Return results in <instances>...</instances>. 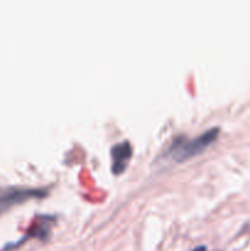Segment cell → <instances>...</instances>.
Wrapping results in <instances>:
<instances>
[{
  "label": "cell",
  "instance_id": "cell-1",
  "mask_svg": "<svg viewBox=\"0 0 250 251\" xmlns=\"http://www.w3.org/2000/svg\"><path fill=\"white\" fill-rule=\"evenodd\" d=\"M220 134V127L211 126L193 139L185 140L183 137H174L172 144L169 145L168 152L175 161H185L195 154L200 153L210 144L217 139Z\"/></svg>",
  "mask_w": 250,
  "mask_h": 251
},
{
  "label": "cell",
  "instance_id": "cell-2",
  "mask_svg": "<svg viewBox=\"0 0 250 251\" xmlns=\"http://www.w3.org/2000/svg\"><path fill=\"white\" fill-rule=\"evenodd\" d=\"M46 195L44 189H34V188H17L9 189L4 194L0 195V208L7 207L12 203L21 202V201L28 200L32 198H43Z\"/></svg>",
  "mask_w": 250,
  "mask_h": 251
},
{
  "label": "cell",
  "instance_id": "cell-3",
  "mask_svg": "<svg viewBox=\"0 0 250 251\" xmlns=\"http://www.w3.org/2000/svg\"><path fill=\"white\" fill-rule=\"evenodd\" d=\"M112 156V171L114 174H120L125 171L129 159L132 156V146L130 141L123 140L117 142L110 149Z\"/></svg>",
  "mask_w": 250,
  "mask_h": 251
},
{
  "label": "cell",
  "instance_id": "cell-4",
  "mask_svg": "<svg viewBox=\"0 0 250 251\" xmlns=\"http://www.w3.org/2000/svg\"><path fill=\"white\" fill-rule=\"evenodd\" d=\"M48 229L49 226L47 223H39V225L33 226L31 228V234L34 237H38L41 239H46L48 237Z\"/></svg>",
  "mask_w": 250,
  "mask_h": 251
},
{
  "label": "cell",
  "instance_id": "cell-5",
  "mask_svg": "<svg viewBox=\"0 0 250 251\" xmlns=\"http://www.w3.org/2000/svg\"><path fill=\"white\" fill-rule=\"evenodd\" d=\"M190 251H206V247H205V245H199V247L194 248V249L190 250Z\"/></svg>",
  "mask_w": 250,
  "mask_h": 251
}]
</instances>
